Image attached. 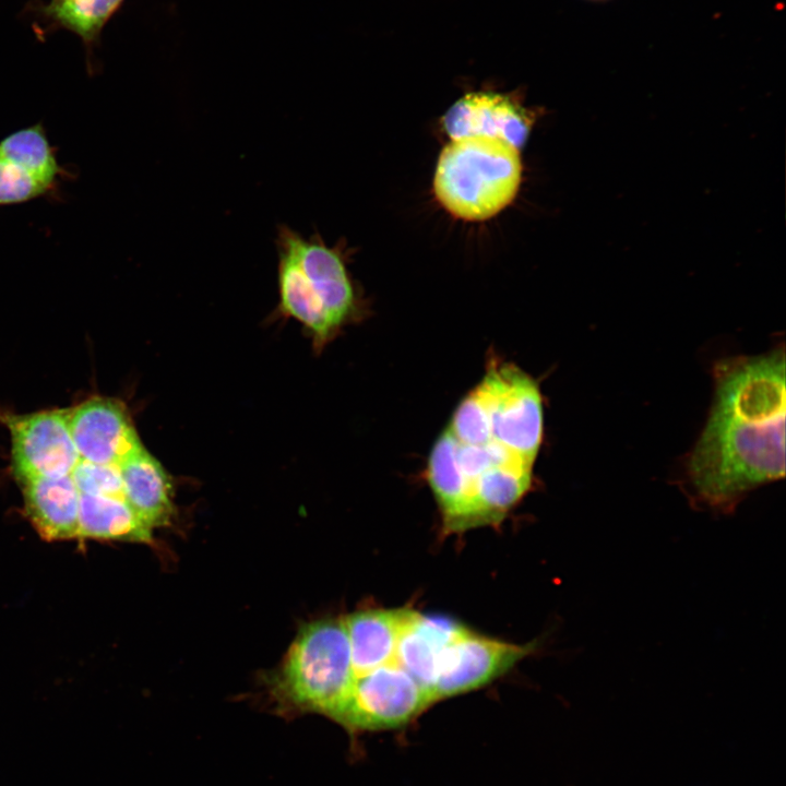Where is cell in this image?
<instances>
[{
    "instance_id": "obj_2",
    "label": "cell",
    "mask_w": 786,
    "mask_h": 786,
    "mask_svg": "<svg viewBox=\"0 0 786 786\" xmlns=\"http://www.w3.org/2000/svg\"><path fill=\"white\" fill-rule=\"evenodd\" d=\"M354 678L344 618H324L299 630L269 691L282 715L317 713L332 719Z\"/></svg>"
},
{
    "instance_id": "obj_23",
    "label": "cell",
    "mask_w": 786,
    "mask_h": 786,
    "mask_svg": "<svg viewBox=\"0 0 786 786\" xmlns=\"http://www.w3.org/2000/svg\"><path fill=\"white\" fill-rule=\"evenodd\" d=\"M71 477L82 495L123 498L122 480L118 466L79 460Z\"/></svg>"
},
{
    "instance_id": "obj_11",
    "label": "cell",
    "mask_w": 786,
    "mask_h": 786,
    "mask_svg": "<svg viewBox=\"0 0 786 786\" xmlns=\"http://www.w3.org/2000/svg\"><path fill=\"white\" fill-rule=\"evenodd\" d=\"M20 484L26 516L41 538L47 541L79 538L81 493L71 475Z\"/></svg>"
},
{
    "instance_id": "obj_18",
    "label": "cell",
    "mask_w": 786,
    "mask_h": 786,
    "mask_svg": "<svg viewBox=\"0 0 786 786\" xmlns=\"http://www.w3.org/2000/svg\"><path fill=\"white\" fill-rule=\"evenodd\" d=\"M0 155L22 166L52 193L71 172L58 160L56 148L50 143L41 123L32 124L11 132L0 140Z\"/></svg>"
},
{
    "instance_id": "obj_6",
    "label": "cell",
    "mask_w": 786,
    "mask_h": 786,
    "mask_svg": "<svg viewBox=\"0 0 786 786\" xmlns=\"http://www.w3.org/2000/svg\"><path fill=\"white\" fill-rule=\"evenodd\" d=\"M11 438V461L16 479L71 475L80 460L68 420V409L1 417Z\"/></svg>"
},
{
    "instance_id": "obj_3",
    "label": "cell",
    "mask_w": 786,
    "mask_h": 786,
    "mask_svg": "<svg viewBox=\"0 0 786 786\" xmlns=\"http://www.w3.org/2000/svg\"><path fill=\"white\" fill-rule=\"evenodd\" d=\"M522 179L520 152L495 138L454 139L440 153L433 191L439 203L464 221L488 219L515 198Z\"/></svg>"
},
{
    "instance_id": "obj_7",
    "label": "cell",
    "mask_w": 786,
    "mask_h": 786,
    "mask_svg": "<svg viewBox=\"0 0 786 786\" xmlns=\"http://www.w3.org/2000/svg\"><path fill=\"white\" fill-rule=\"evenodd\" d=\"M535 643L514 644L461 626L446 646L431 687L433 701L476 690L531 654Z\"/></svg>"
},
{
    "instance_id": "obj_10",
    "label": "cell",
    "mask_w": 786,
    "mask_h": 786,
    "mask_svg": "<svg viewBox=\"0 0 786 786\" xmlns=\"http://www.w3.org/2000/svg\"><path fill=\"white\" fill-rule=\"evenodd\" d=\"M533 119L508 97L487 92L469 93L452 105L442 118L452 139L486 136L502 140L517 150L526 142Z\"/></svg>"
},
{
    "instance_id": "obj_15",
    "label": "cell",
    "mask_w": 786,
    "mask_h": 786,
    "mask_svg": "<svg viewBox=\"0 0 786 786\" xmlns=\"http://www.w3.org/2000/svg\"><path fill=\"white\" fill-rule=\"evenodd\" d=\"M532 469L531 464L512 462L491 466L476 477L462 532L498 524L531 488Z\"/></svg>"
},
{
    "instance_id": "obj_16",
    "label": "cell",
    "mask_w": 786,
    "mask_h": 786,
    "mask_svg": "<svg viewBox=\"0 0 786 786\" xmlns=\"http://www.w3.org/2000/svg\"><path fill=\"white\" fill-rule=\"evenodd\" d=\"M428 481L442 512L448 533L462 532L472 483L462 471L456 455V440L449 430L433 445L428 461Z\"/></svg>"
},
{
    "instance_id": "obj_5",
    "label": "cell",
    "mask_w": 786,
    "mask_h": 786,
    "mask_svg": "<svg viewBox=\"0 0 786 786\" xmlns=\"http://www.w3.org/2000/svg\"><path fill=\"white\" fill-rule=\"evenodd\" d=\"M490 416L491 440L534 464L543 439L537 384L513 366L491 367L479 384Z\"/></svg>"
},
{
    "instance_id": "obj_4",
    "label": "cell",
    "mask_w": 786,
    "mask_h": 786,
    "mask_svg": "<svg viewBox=\"0 0 786 786\" xmlns=\"http://www.w3.org/2000/svg\"><path fill=\"white\" fill-rule=\"evenodd\" d=\"M432 703L430 692L393 662L355 676L332 719L352 733L389 729L408 724Z\"/></svg>"
},
{
    "instance_id": "obj_21",
    "label": "cell",
    "mask_w": 786,
    "mask_h": 786,
    "mask_svg": "<svg viewBox=\"0 0 786 786\" xmlns=\"http://www.w3.org/2000/svg\"><path fill=\"white\" fill-rule=\"evenodd\" d=\"M448 430L462 444L483 445L492 441L489 409L479 385L457 406Z\"/></svg>"
},
{
    "instance_id": "obj_14",
    "label": "cell",
    "mask_w": 786,
    "mask_h": 786,
    "mask_svg": "<svg viewBox=\"0 0 786 786\" xmlns=\"http://www.w3.org/2000/svg\"><path fill=\"white\" fill-rule=\"evenodd\" d=\"M408 609H364L344 617L354 675L395 662Z\"/></svg>"
},
{
    "instance_id": "obj_8",
    "label": "cell",
    "mask_w": 786,
    "mask_h": 786,
    "mask_svg": "<svg viewBox=\"0 0 786 786\" xmlns=\"http://www.w3.org/2000/svg\"><path fill=\"white\" fill-rule=\"evenodd\" d=\"M276 248L295 260L337 330L349 315L355 298L342 252L326 246L317 235L306 238L284 225L277 228Z\"/></svg>"
},
{
    "instance_id": "obj_22",
    "label": "cell",
    "mask_w": 786,
    "mask_h": 786,
    "mask_svg": "<svg viewBox=\"0 0 786 786\" xmlns=\"http://www.w3.org/2000/svg\"><path fill=\"white\" fill-rule=\"evenodd\" d=\"M52 194L25 168L0 155V206L22 204Z\"/></svg>"
},
{
    "instance_id": "obj_19",
    "label": "cell",
    "mask_w": 786,
    "mask_h": 786,
    "mask_svg": "<svg viewBox=\"0 0 786 786\" xmlns=\"http://www.w3.org/2000/svg\"><path fill=\"white\" fill-rule=\"evenodd\" d=\"M278 288L282 310L305 324L320 342L336 331L323 306L314 296L295 260L277 248Z\"/></svg>"
},
{
    "instance_id": "obj_17",
    "label": "cell",
    "mask_w": 786,
    "mask_h": 786,
    "mask_svg": "<svg viewBox=\"0 0 786 786\" xmlns=\"http://www.w3.org/2000/svg\"><path fill=\"white\" fill-rule=\"evenodd\" d=\"M153 531L134 513L124 498L80 496V538L151 544Z\"/></svg>"
},
{
    "instance_id": "obj_20",
    "label": "cell",
    "mask_w": 786,
    "mask_h": 786,
    "mask_svg": "<svg viewBox=\"0 0 786 786\" xmlns=\"http://www.w3.org/2000/svg\"><path fill=\"white\" fill-rule=\"evenodd\" d=\"M122 0H53L48 12L85 40L93 39Z\"/></svg>"
},
{
    "instance_id": "obj_12",
    "label": "cell",
    "mask_w": 786,
    "mask_h": 786,
    "mask_svg": "<svg viewBox=\"0 0 786 786\" xmlns=\"http://www.w3.org/2000/svg\"><path fill=\"white\" fill-rule=\"evenodd\" d=\"M123 498L152 529L171 524V480L163 465L142 445L119 465Z\"/></svg>"
},
{
    "instance_id": "obj_1",
    "label": "cell",
    "mask_w": 786,
    "mask_h": 786,
    "mask_svg": "<svg viewBox=\"0 0 786 786\" xmlns=\"http://www.w3.org/2000/svg\"><path fill=\"white\" fill-rule=\"evenodd\" d=\"M686 478L700 507L731 512L751 490L785 476V349L725 358Z\"/></svg>"
},
{
    "instance_id": "obj_9",
    "label": "cell",
    "mask_w": 786,
    "mask_h": 786,
    "mask_svg": "<svg viewBox=\"0 0 786 786\" xmlns=\"http://www.w3.org/2000/svg\"><path fill=\"white\" fill-rule=\"evenodd\" d=\"M71 436L80 460L118 466L142 446L123 405L93 397L68 409Z\"/></svg>"
},
{
    "instance_id": "obj_13",
    "label": "cell",
    "mask_w": 786,
    "mask_h": 786,
    "mask_svg": "<svg viewBox=\"0 0 786 786\" xmlns=\"http://www.w3.org/2000/svg\"><path fill=\"white\" fill-rule=\"evenodd\" d=\"M460 628L452 620L408 609L395 662L430 694L443 653Z\"/></svg>"
}]
</instances>
